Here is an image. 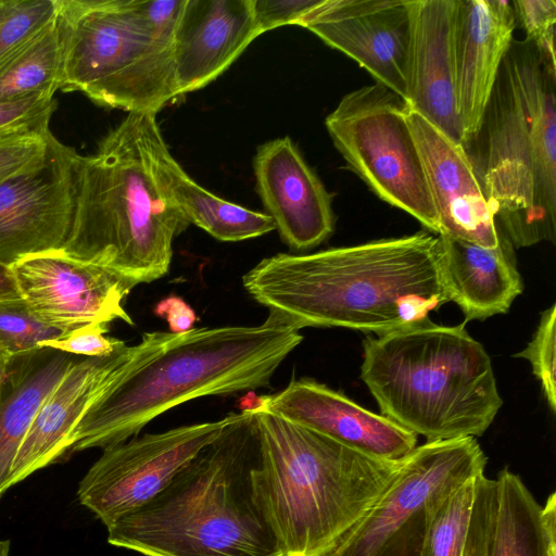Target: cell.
<instances>
[{
    "label": "cell",
    "mask_w": 556,
    "mask_h": 556,
    "mask_svg": "<svg viewBox=\"0 0 556 556\" xmlns=\"http://www.w3.org/2000/svg\"><path fill=\"white\" fill-rule=\"evenodd\" d=\"M441 235H414L278 253L242 278L268 317L295 330L341 327L382 336L421 324L450 302L442 277Z\"/></svg>",
    "instance_id": "6da1fadb"
},
{
    "label": "cell",
    "mask_w": 556,
    "mask_h": 556,
    "mask_svg": "<svg viewBox=\"0 0 556 556\" xmlns=\"http://www.w3.org/2000/svg\"><path fill=\"white\" fill-rule=\"evenodd\" d=\"M302 340L299 330L270 317L258 326L146 332L71 432L65 457L137 437L155 417L190 400L267 388Z\"/></svg>",
    "instance_id": "7a4b0ae2"
},
{
    "label": "cell",
    "mask_w": 556,
    "mask_h": 556,
    "mask_svg": "<svg viewBox=\"0 0 556 556\" xmlns=\"http://www.w3.org/2000/svg\"><path fill=\"white\" fill-rule=\"evenodd\" d=\"M106 529L111 545L143 556H283L253 408L229 414L162 492Z\"/></svg>",
    "instance_id": "3957f363"
},
{
    "label": "cell",
    "mask_w": 556,
    "mask_h": 556,
    "mask_svg": "<svg viewBox=\"0 0 556 556\" xmlns=\"http://www.w3.org/2000/svg\"><path fill=\"white\" fill-rule=\"evenodd\" d=\"M556 63L513 40L481 126L464 148L514 248L556 238Z\"/></svg>",
    "instance_id": "277c9868"
},
{
    "label": "cell",
    "mask_w": 556,
    "mask_h": 556,
    "mask_svg": "<svg viewBox=\"0 0 556 556\" xmlns=\"http://www.w3.org/2000/svg\"><path fill=\"white\" fill-rule=\"evenodd\" d=\"M154 114L128 115L79 156L76 211L64 254L105 267L135 286L164 277L173 242L190 225L154 164Z\"/></svg>",
    "instance_id": "5b68a950"
},
{
    "label": "cell",
    "mask_w": 556,
    "mask_h": 556,
    "mask_svg": "<svg viewBox=\"0 0 556 556\" xmlns=\"http://www.w3.org/2000/svg\"><path fill=\"white\" fill-rule=\"evenodd\" d=\"M363 349L361 378L381 415L427 441L480 437L503 405L491 358L464 324L428 319Z\"/></svg>",
    "instance_id": "8992f818"
},
{
    "label": "cell",
    "mask_w": 556,
    "mask_h": 556,
    "mask_svg": "<svg viewBox=\"0 0 556 556\" xmlns=\"http://www.w3.org/2000/svg\"><path fill=\"white\" fill-rule=\"evenodd\" d=\"M262 477L283 556H324L370 509L403 458L383 460L254 406Z\"/></svg>",
    "instance_id": "52a82bcc"
},
{
    "label": "cell",
    "mask_w": 556,
    "mask_h": 556,
    "mask_svg": "<svg viewBox=\"0 0 556 556\" xmlns=\"http://www.w3.org/2000/svg\"><path fill=\"white\" fill-rule=\"evenodd\" d=\"M60 90L128 113L154 114L179 98L172 49L143 30L127 0H58Z\"/></svg>",
    "instance_id": "ba28073f"
},
{
    "label": "cell",
    "mask_w": 556,
    "mask_h": 556,
    "mask_svg": "<svg viewBox=\"0 0 556 556\" xmlns=\"http://www.w3.org/2000/svg\"><path fill=\"white\" fill-rule=\"evenodd\" d=\"M404 99L380 84L355 89L325 119L350 169L382 201L441 235Z\"/></svg>",
    "instance_id": "9c48e42d"
},
{
    "label": "cell",
    "mask_w": 556,
    "mask_h": 556,
    "mask_svg": "<svg viewBox=\"0 0 556 556\" xmlns=\"http://www.w3.org/2000/svg\"><path fill=\"white\" fill-rule=\"evenodd\" d=\"M486 462L473 437L417 445L379 500L324 556H421L438 508L484 473Z\"/></svg>",
    "instance_id": "30bf717a"
},
{
    "label": "cell",
    "mask_w": 556,
    "mask_h": 556,
    "mask_svg": "<svg viewBox=\"0 0 556 556\" xmlns=\"http://www.w3.org/2000/svg\"><path fill=\"white\" fill-rule=\"evenodd\" d=\"M228 421L181 426L147 433L103 450L78 484L83 506L109 527L162 492Z\"/></svg>",
    "instance_id": "8fae6325"
},
{
    "label": "cell",
    "mask_w": 556,
    "mask_h": 556,
    "mask_svg": "<svg viewBox=\"0 0 556 556\" xmlns=\"http://www.w3.org/2000/svg\"><path fill=\"white\" fill-rule=\"evenodd\" d=\"M80 154L53 138L43 160L0 181V263L61 251L76 211Z\"/></svg>",
    "instance_id": "7c38bea8"
},
{
    "label": "cell",
    "mask_w": 556,
    "mask_h": 556,
    "mask_svg": "<svg viewBox=\"0 0 556 556\" xmlns=\"http://www.w3.org/2000/svg\"><path fill=\"white\" fill-rule=\"evenodd\" d=\"M12 269L22 299L56 328L70 332L114 320L134 325L123 303L135 285L105 267L53 251L25 257Z\"/></svg>",
    "instance_id": "4fadbf2b"
},
{
    "label": "cell",
    "mask_w": 556,
    "mask_h": 556,
    "mask_svg": "<svg viewBox=\"0 0 556 556\" xmlns=\"http://www.w3.org/2000/svg\"><path fill=\"white\" fill-rule=\"evenodd\" d=\"M298 26L356 61L407 102L409 0H321Z\"/></svg>",
    "instance_id": "5bb4252c"
},
{
    "label": "cell",
    "mask_w": 556,
    "mask_h": 556,
    "mask_svg": "<svg viewBox=\"0 0 556 556\" xmlns=\"http://www.w3.org/2000/svg\"><path fill=\"white\" fill-rule=\"evenodd\" d=\"M252 406L378 459L400 460L417 446L415 433L311 379L292 380Z\"/></svg>",
    "instance_id": "9a60e30c"
},
{
    "label": "cell",
    "mask_w": 556,
    "mask_h": 556,
    "mask_svg": "<svg viewBox=\"0 0 556 556\" xmlns=\"http://www.w3.org/2000/svg\"><path fill=\"white\" fill-rule=\"evenodd\" d=\"M253 169L266 214L289 248L312 249L333 232L332 195L289 137L258 146Z\"/></svg>",
    "instance_id": "2e32d148"
},
{
    "label": "cell",
    "mask_w": 556,
    "mask_h": 556,
    "mask_svg": "<svg viewBox=\"0 0 556 556\" xmlns=\"http://www.w3.org/2000/svg\"><path fill=\"white\" fill-rule=\"evenodd\" d=\"M407 119L441 235L485 248L497 247L501 232L465 148L409 108Z\"/></svg>",
    "instance_id": "e0dca14e"
},
{
    "label": "cell",
    "mask_w": 556,
    "mask_h": 556,
    "mask_svg": "<svg viewBox=\"0 0 556 556\" xmlns=\"http://www.w3.org/2000/svg\"><path fill=\"white\" fill-rule=\"evenodd\" d=\"M132 354L126 343L108 356L78 357L41 404L13 462L9 485L65 457L67 439Z\"/></svg>",
    "instance_id": "ac0fdd59"
},
{
    "label": "cell",
    "mask_w": 556,
    "mask_h": 556,
    "mask_svg": "<svg viewBox=\"0 0 556 556\" xmlns=\"http://www.w3.org/2000/svg\"><path fill=\"white\" fill-rule=\"evenodd\" d=\"M516 26L511 1L458 0L454 30L455 96L464 147L481 126Z\"/></svg>",
    "instance_id": "d6986e66"
},
{
    "label": "cell",
    "mask_w": 556,
    "mask_h": 556,
    "mask_svg": "<svg viewBox=\"0 0 556 556\" xmlns=\"http://www.w3.org/2000/svg\"><path fill=\"white\" fill-rule=\"evenodd\" d=\"M457 5L458 0H409L406 103L410 110L463 146L455 96L454 30Z\"/></svg>",
    "instance_id": "ffe728a7"
},
{
    "label": "cell",
    "mask_w": 556,
    "mask_h": 556,
    "mask_svg": "<svg viewBox=\"0 0 556 556\" xmlns=\"http://www.w3.org/2000/svg\"><path fill=\"white\" fill-rule=\"evenodd\" d=\"M258 36L251 0H186L172 45L179 96L215 80Z\"/></svg>",
    "instance_id": "44dd1931"
},
{
    "label": "cell",
    "mask_w": 556,
    "mask_h": 556,
    "mask_svg": "<svg viewBox=\"0 0 556 556\" xmlns=\"http://www.w3.org/2000/svg\"><path fill=\"white\" fill-rule=\"evenodd\" d=\"M441 240L443 283L450 301L460 307L466 320L507 313L523 290L508 239L501 232L495 248L445 235H441Z\"/></svg>",
    "instance_id": "7402d4cb"
},
{
    "label": "cell",
    "mask_w": 556,
    "mask_h": 556,
    "mask_svg": "<svg viewBox=\"0 0 556 556\" xmlns=\"http://www.w3.org/2000/svg\"><path fill=\"white\" fill-rule=\"evenodd\" d=\"M78 357L41 348L9 359L0 393V497L41 404Z\"/></svg>",
    "instance_id": "603a6c76"
},
{
    "label": "cell",
    "mask_w": 556,
    "mask_h": 556,
    "mask_svg": "<svg viewBox=\"0 0 556 556\" xmlns=\"http://www.w3.org/2000/svg\"><path fill=\"white\" fill-rule=\"evenodd\" d=\"M157 177L190 224L220 241H242L276 229L266 213L222 199L198 185L170 154L161 130L152 143Z\"/></svg>",
    "instance_id": "cb8c5ba5"
},
{
    "label": "cell",
    "mask_w": 556,
    "mask_h": 556,
    "mask_svg": "<svg viewBox=\"0 0 556 556\" xmlns=\"http://www.w3.org/2000/svg\"><path fill=\"white\" fill-rule=\"evenodd\" d=\"M488 556H556V495L538 503L521 478L502 469Z\"/></svg>",
    "instance_id": "d4e9b609"
},
{
    "label": "cell",
    "mask_w": 556,
    "mask_h": 556,
    "mask_svg": "<svg viewBox=\"0 0 556 556\" xmlns=\"http://www.w3.org/2000/svg\"><path fill=\"white\" fill-rule=\"evenodd\" d=\"M62 47L56 15L0 60V101L60 90Z\"/></svg>",
    "instance_id": "484cf974"
},
{
    "label": "cell",
    "mask_w": 556,
    "mask_h": 556,
    "mask_svg": "<svg viewBox=\"0 0 556 556\" xmlns=\"http://www.w3.org/2000/svg\"><path fill=\"white\" fill-rule=\"evenodd\" d=\"M477 477L457 488L438 508L431 519L421 556H463Z\"/></svg>",
    "instance_id": "4316f807"
},
{
    "label": "cell",
    "mask_w": 556,
    "mask_h": 556,
    "mask_svg": "<svg viewBox=\"0 0 556 556\" xmlns=\"http://www.w3.org/2000/svg\"><path fill=\"white\" fill-rule=\"evenodd\" d=\"M70 332L42 320L23 299L0 302V350L9 359L41 349L43 342Z\"/></svg>",
    "instance_id": "83f0119b"
},
{
    "label": "cell",
    "mask_w": 556,
    "mask_h": 556,
    "mask_svg": "<svg viewBox=\"0 0 556 556\" xmlns=\"http://www.w3.org/2000/svg\"><path fill=\"white\" fill-rule=\"evenodd\" d=\"M58 0H0V60L43 28Z\"/></svg>",
    "instance_id": "f1b7e54d"
},
{
    "label": "cell",
    "mask_w": 556,
    "mask_h": 556,
    "mask_svg": "<svg viewBox=\"0 0 556 556\" xmlns=\"http://www.w3.org/2000/svg\"><path fill=\"white\" fill-rule=\"evenodd\" d=\"M56 108L54 92L0 101V139L50 131Z\"/></svg>",
    "instance_id": "f546056e"
},
{
    "label": "cell",
    "mask_w": 556,
    "mask_h": 556,
    "mask_svg": "<svg viewBox=\"0 0 556 556\" xmlns=\"http://www.w3.org/2000/svg\"><path fill=\"white\" fill-rule=\"evenodd\" d=\"M556 305L546 308L540 318L532 340L514 357L529 361L533 374L540 380L544 396L554 413L556 409Z\"/></svg>",
    "instance_id": "4dcf8cb0"
},
{
    "label": "cell",
    "mask_w": 556,
    "mask_h": 556,
    "mask_svg": "<svg viewBox=\"0 0 556 556\" xmlns=\"http://www.w3.org/2000/svg\"><path fill=\"white\" fill-rule=\"evenodd\" d=\"M516 25L525 30L526 38L548 62L555 60L556 1L514 0L511 1Z\"/></svg>",
    "instance_id": "1f68e13d"
},
{
    "label": "cell",
    "mask_w": 556,
    "mask_h": 556,
    "mask_svg": "<svg viewBox=\"0 0 556 556\" xmlns=\"http://www.w3.org/2000/svg\"><path fill=\"white\" fill-rule=\"evenodd\" d=\"M185 2L186 0H127L139 26L170 49Z\"/></svg>",
    "instance_id": "d6a6232c"
},
{
    "label": "cell",
    "mask_w": 556,
    "mask_h": 556,
    "mask_svg": "<svg viewBox=\"0 0 556 556\" xmlns=\"http://www.w3.org/2000/svg\"><path fill=\"white\" fill-rule=\"evenodd\" d=\"M53 138L50 130L0 139V181L43 160Z\"/></svg>",
    "instance_id": "836d02e7"
},
{
    "label": "cell",
    "mask_w": 556,
    "mask_h": 556,
    "mask_svg": "<svg viewBox=\"0 0 556 556\" xmlns=\"http://www.w3.org/2000/svg\"><path fill=\"white\" fill-rule=\"evenodd\" d=\"M110 324L93 323L72 330L67 336L43 342L40 348H50L79 357L108 356L125 344L116 338L105 337Z\"/></svg>",
    "instance_id": "e575fe53"
},
{
    "label": "cell",
    "mask_w": 556,
    "mask_h": 556,
    "mask_svg": "<svg viewBox=\"0 0 556 556\" xmlns=\"http://www.w3.org/2000/svg\"><path fill=\"white\" fill-rule=\"evenodd\" d=\"M321 0H251L258 35L286 25H296Z\"/></svg>",
    "instance_id": "d590c367"
},
{
    "label": "cell",
    "mask_w": 556,
    "mask_h": 556,
    "mask_svg": "<svg viewBox=\"0 0 556 556\" xmlns=\"http://www.w3.org/2000/svg\"><path fill=\"white\" fill-rule=\"evenodd\" d=\"M153 312L166 320L172 333L191 330L199 319L194 309L177 295H169L157 302Z\"/></svg>",
    "instance_id": "8d00e7d4"
},
{
    "label": "cell",
    "mask_w": 556,
    "mask_h": 556,
    "mask_svg": "<svg viewBox=\"0 0 556 556\" xmlns=\"http://www.w3.org/2000/svg\"><path fill=\"white\" fill-rule=\"evenodd\" d=\"M491 533L488 525L472 522L468 530L463 556H488Z\"/></svg>",
    "instance_id": "74e56055"
},
{
    "label": "cell",
    "mask_w": 556,
    "mask_h": 556,
    "mask_svg": "<svg viewBox=\"0 0 556 556\" xmlns=\"http://www.w3.org/2000/svg\"><path fill=\"white\" fill-rule=\"evenodd\" d=\"M22 299L11 266L0 263V302Z\"/></svg>",
    "instance_id": "f35d334b"
},
{
    "label": "cell",
    "mask_w": 556,
    "mask_h": 556,
    "mask_svg": "<svg viewBox=\"0 0 556 556\" xmlns=\"http://www.w3.org/2000/svg\"><path fill=\"white\" fill-rule=\"evenodd\" d=\"M8 362H9V358L0 350V393H1L3 381H4Z\"/></svg>",
    "instance_id": "ab89813d"
},
{
    "label": "cell",
    "mask_w": 556,
    "mask_h": 556,
    "mask_svg": "<svg viewBox=\"0 0 556 556\" xmlns=\"http://www.w3.org/2000/svg\"><path fill=\"white\" fill-rule=\"evenodd\" d=\"M0 556H10V541L0 540Z\"/></svg>",
    "instance_id": "60d3db41"
}]
</instances>
